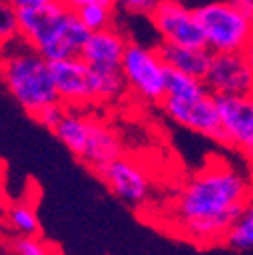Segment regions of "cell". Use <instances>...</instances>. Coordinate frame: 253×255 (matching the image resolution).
Wrapping results in <instances>:
<instances>
[{
  "instance_id": "obj_1",
  "label": "cell",
  "mask_w": 253,
  "mask_h": 255,
  "mask_svg": "<svg viewBox=\"0 0 253 255\" xmlns=\"http://www.w3.org/2000/svg\"><path fill=\"white\" fill-rule=\"evenodd\" d=\"M251 199L247 176L227 162H211L188 180L172 207L178 233L197 245L223 243Z\"/></svg>"
},
{
  "instance_id": "obj_2",
  "label": "cell",
  "mask_w": 253,
  "mask_h": 255,
  "mask_svg": "<svg viewBox=\"0 0 253 255\" xmlns=\"http://www.w3.org/2000/svg\"><path fill=\"white\" fill-rule=\"evenodd\" d=\"M16 18L20 39L39 51L47 61L81 55V49L91 33L77 12L61 0L16 8Z\"/></svg>"
},
{
  "instance_id": "obj_3",
  "label": "cell",
  "mask_w": 253,
  "mask_h": 255,
  "mask_svg": "<svg viewBox=\"0 0 253 255\" xmlns=\"http://www.w3.org/2000/svg\"><path fill=\"white\" fill-rule=\"evenodd\" d=\"M0 81L33 118L45 106L61 102L51 75V63L20 37L0 45Z\"/></svg>"
},
{
  "instance_id": "obj_4",
  "label": "cell",
  "mask_w": 253,
  "mask_h": 255,
  "mask_svg": "<svg viewBox=\"0 0 253 255\" xmlns=\"http://www.w3.org/2000/svg\"><path fill=\"white\" fill-rule=\"evenodd\" d=\"M207 47L213 53H245L253 41V20L229 0H213L195 8Z\"/></svg>"
},
{
  "instance_id": "obj_5",
  "label": "cell",
  "mask_w": 253,
  "mask_h": 255,
  "mask_svg": "<svg viewBox=\"0 0 253 255\" xmlns=\"http://www.w3.org/2000/svg\"><path fill=\"white\" fill-rule=\"evenodd\" d=\"M128 89L148 104H162L166 98V63L160 53L150 47L128 43L120 65Z\"/></svg>"
},
{
  "instance_id": "obj_6",
  "label": "cell",
  "mask_w": 253,
  "mask_h": 255,
  "mask_svg": "<svg viewBox=\"0 0 253 255\" xmlns=\"http://www.w3.org/2000/svg\"><path fill=\"white\" fill-rule=\"evenodd\" d=\"M160 106L164 114L178 126L186 128L191 132H197L205 138H211L213 142L229 146L223 122H221V116L217 110V98L213 93H205L201 98H193V100L166 95Z\"/></svg>"
},
{
  "instance_id": "obj_7",
  "label": "cell",
  "mask_w": 253,
  "mask_h": 255,
  "mask_svg": "<svg viewBox=\"0 0 253 255\" xmlns=\"http://www.w3.org/2000/svg\"><path fill=\"white\" fill-rule=\"evenodd\" d=\"M150 20L162 43L182 47H207L205 33L197 18L195 8L182 0H158L150 12Z\"/></svg>"
},
{
  "instance_id": "obj_8",
  "label": "cell",
  "mask_w": 253,
  "mask_h": 255,
  "mask_svg": "<svg viewBox=\"0 0 253 255\" xmlns=\"http://www.w3.org/2000/svg\"><path fill=\"white\" fill-rule=\"evenodd\" d=\"M51 63V75L59 93V100L69 110L93 106V71L81 57H67Z\"/></svg>"
},
{
  "instance_id": "obj_9",
  "label": "cell",
  "mask_w": 253,
  "mask_h": 255,
  "mask_svg": "<svg viewBox=\"0 0 253 255\" xmlns=\"http://www.w3.org/2000/svg\"><path fill=\"white\" fill-rule=\"evenodd\" d=\"M203 81L215 98L253 93V69L245 53H213L211 67Z\"/></svg>"
},
{
  "instance_id": "obj_10",
  "label": "cell",
  "mask_w": 253,
  "mask_h": 255,
  "mask_svg": "<svg viewBox=\"0 0 253 255\" xmlns=\"http://www.w3.org/2000/svg\"><path fill=\"white\" fill-rule=\"evenodd\" d=\"M217 110L229 146L237 148L249 160H253V93L221 95L217 98Z\"/></svg>"
},
{
  "instance_id": "obj_11",
  "label": "cell",
  "mask_w": 253,
  "mask_h": 255,
  "mask_svg": "<svg viewBox=\"0 0 253 255\" xmlns=\"http://www.w3.org/2000/svg\"><path fill=\"white\" fill-rule=\"evenodd\" d=\"M96 174H100V178L112 188V193L128 205H140L150 193V180L142 166L124 156L106 164Z\"/></svg>"
},
{
  "instance_id": "obj_12",
  "label": "cell",
  "mask_w": 253,
  "mask_h": 255,
  "mask_svg": "<svg viewBox=\"0 0 253 255\" xmlns=\"http://www.w3.org/2000/svg\"><path fill=\"white\" fill-rule=\"evenodd\" d=\"M128 43L130 39L114 24L102 30H91L81 49V57L91 67H120Z\"/></svg>"
},
{
  "instance_id": "obj_13",
  "label": "cell",
  "mask_w": 253,
  "mask_h": 255,
  "mask_svg": "<svg viewBox=\"0 0 253 255\" xmlns=\"http://www.w3.org/2000/svg\"><path fill=\"white\" fill-rule=\"evenodd\" d=\"M122 156V142L116 132L104 122L89 116V136H87V150L83 156V164H87L93 172H98L106 164L114 162Z\"/></svg>"
},
{
  "instance_id": "obj_14",
  "label": "cell",
  "mask_w": 253,
  "mask_h": 255,
  "mask_svg": "<svg viewBox=\"0 0 253 255\" xmlns=\"http://www.w3.org/2000/svg\"><path fill=\"white\" fill-rule=\"evenodd\" d=\"M156 51L160 53L166 67L178 69L182 73H188L193 77H205L211 61H213V51L209 47H182V45H170V43H158Z\"/></svg>"
},
{
  "instance_id": "obj_15",
  "label": "cell",
  "mask_w": 253,
  "mask_h": 255,
  "mask_svg": "<svg viewBox=\"0 0 253 255\" xmlns=\"http://www.w3.org/2000/svg\"><path fill=\"white\" fill-rule=\"evenodd\" d=\"M53 134L77 160H83L87 150V136H89V116L73 110L69 112L67 108V114L63 116V120L53 130Z\"/></svg>"
},
{
  "instance_id": "obj_16",
  "label": "cell",
  "mask_w": 253,
  "mask_h": 255,
  "mask_svg": "<svg viewBox=\"0 0 253 255\" xmlns=\"http://www.w3.org/2000/svg\"><path fill=\"white\" fill-rule=\"evenodd\" d=\"M93 71V106L112 104L124 98L128 83L120 67H91Z\"/></svg>"
},
{
  "instance_id": "obj_17",
  "label": "cell",
  "mask_w": 253,
  "mask_h": 255,
  "mask_svg": "<svg viewBox=\"0 0 253 255\" xmlns=\"http://www.w3.org/2000/svg\"><path fill=\"white\" fill-rule=\"evenodd\" d=\"M205 93H209V89L201 77H193L172 67L166 69V95L193 100V98H201Z\"/></svg>"
},
{
  "instance_id": "obj_18",
  "label": "cell",
  "mask_w": 253,
  "mask_h": 255,
  "mask_svg": "<svg viewBox=\"0 0 253 255\" xmlns=\"http://www.w3.org/2000/svg\"><path fill=\"white\" fill-rule=\"evenodd\" d=\"M225 243L233 249L247 251L253 247V203L249 201L239 219L233 223V227L229 229Z\"/></svg>"
},
{
  "instance_id": "obj_19",
  "label": "cell",
  "mask_w": 253,
  "mask_h": 255,
  "mask_svg": "<svg viewBox=\"0 0 253 255\" xmlns=\"http://www.w3.org/2000/svg\"><path fill=\"white\" fill-rule=\"evenodd\" d=\"M75 12L89 30H102V28H108L114 24L116 8L104 6V4H89V6H83Z\"/></svg>"
},
{
  "instance_id": "obj_20",
  "label": "cell",
  "mask_w": 253,
  "mask_h": 255,
  "mask_svg": "<svg viewBox=\"0 0 253 255\" xmlns=\"http://www.w3.org/2000/svg\"><path fill=\"white\" fill-rule=\"evenodd\" d=\"M8 221L14 229H18L24 235H37L41 231L39 219L35 215V211L26 207V205H16L8 211Z\"/></svg>"
},
{
  "instance_id": "obj_21",
  "label": "cell",
  "mask_w": 253,
  "mask_h": 255,
  "mask_svg": "<svg viewBox=\"0 0 253 255\" xmlns=\"http://www.w3.org/2000/svg\"><path fill=\"white\" fill-rule=\"evenodd\" d=\"M16 37H20L16 8L4 0V2H0V45H4Z\"/></svg>"
},
{
  "instance_id": "obj_22",
  "label": "cell",
  "mask_w": 253,
  "mask_h": 255,
  "mask_svg": "<svg viewBox=\"0 0 253 255\" xmlns=\"http://www.w3.org/2000/svg\"><path fill=\"white\" fill-rule=\"evenodd\" d=\"M65 114H67V106H63L61 102H57V104H51V106H45L43 110H39V114L35 116V120L41 126H45L47 130L53 132Z\"/></svg>"
},
{
  "instance_id": "obj_23",
  "label": "cell",
  "mask_w": 253,
  "mask_h": 255,
  "mask_svg": "<svg viewBox=\"0 0 253 255\" xmlns=\"http://www.w3.org/2000/svg\"><path fill=\"white\" fill-rule=\"evenodd\" d=\"M14 249H16V255H53L51 247L45 241L35 239V237L18 239L14 243Z\"/></svg>"
},
{
  "instance_id": "obj_24",
  "label": "cell",
  "mask_w": 253,
  "mask_h": 255,
  "mask_svg": "<svg viewBox=\"0 0 253 255\" xmlns=\"http://www.w3.org/2000/svg\"><path fill=\"white\" fill-rule=\"evenodd\" d=\"M118 4L130 14H148L154 10L158 0H118Z\"/></svg>"
},
{
  "instance_id": "obj_25",
  "label": "cell",
  "mask_w": 253,
  "mask_h": 255,
  "mask_svg": "<svg viewBox=\"0 0 253 255\" xmlns=\"http://www.w3.org/2000/svg\"><path fill=\"white\" fill-rule=\"evenodd\" d=\"M61 2H65L71 10H79L89 4H104V6H112V8L118 6V0H61Z\"/></svg>"
},
{
  "instance_id": "obj_26",
  "label": "cell",
  "mask_w": 253,
  "mask_h": 255,
  "mask_svg": "<svg viewBox=\"0 0 253 255\" xmlns=\"http://www.w3.org/2000/svg\"><path fill=\"white\" fill-rule=\"evenodd\" d=\"M229 2H231L241 14H245L247 18L253 20V0H229Z\"/></svg>"
},
{
  "instance_id": "obj_27",
  "label": "cell",
  "mask_w": 253,
  "mask_h": 255,
  "mask_svg": "<svg viewBox=\"0 0 253 255\" xmlns=\"http://www.w3.org/2000/svg\"><path fill=\"white\" fill-rule=\"evenodd\" d=\"M8 4H12L14 8H22V6H37V4H47L53 0H6Z\"/></svg>"
},
{
  "instance_id": "obj_28",
  "label": "cell",
  "mask_w": 253,
  "mask_h": 255,
  "mask_svg": "<svg viewBox=\"0 0 253 255\" xmlns=\"http://www.w3.org/2000/svg\"><path fill=\"white\" fill-rule=\"evenodd\" d=\"M245 57H247V61H249V67L253 69V41H251L249 47L245 49Z\"/></svg>"
}]
</instances>
